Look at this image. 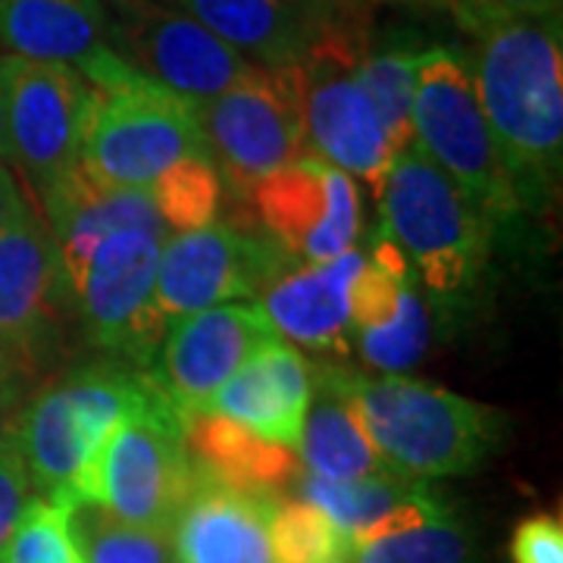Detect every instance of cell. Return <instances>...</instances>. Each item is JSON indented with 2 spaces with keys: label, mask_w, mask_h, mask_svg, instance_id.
Here are the masks:
<instances>
[{
  "label": "cell",
  "mask_w": 563,
  "mask_h": 563,
  "mask_svg": "<svg viewBox=\"0 0 563 563\" xmlns=\"http://www.w3.org/2000/svg\"><path fill=\"white\" fill-rule=\"evenodd\" d=\"M366 29V13L357 0H351L342 13L320 25L303 51L298 73L307 147H313L322 163L357 176L379 195L398 154L357 81V69L369 54Z\"/></svg>",
  "instance_id": "obj_5"
},
{
  "label": "cell",
  "mask_w": 563,
  "mask_h": 563,
  "mask_svg": "<svg viewBox=\"0 0 563 563\" xmlns=\"http://www.w3.org/2000/svg\"><path fill=\"white\" fill-rule=\"evenodd\" d=\"M263 225L285 254L325 263L351 251L361 229L357 188L320 157H301L251 188Z\"/></svg>",
  "instance_id": "obj_16"
},
{
  "label": "cell",
  "mask_w": 563,
  "mask_h": 563,
  "mask_svg": "<svg viewBox=\"0 0 563 563\" xmlns=\"http://www.w3.org/2000/svg\"><path fill=\"white\" fill-rule=\"evenodd\" d=\"M198 129L210 163L242 191L301 161L307 132L298 63L247 66L225 91L198 103Z\"/></svg>",
  "instance_id": "obj_8"
},
{
  "label": "cell",
  "mask_w": 563,
  "mask_h": 563,
  "mask_svg": "<svg viewBox=\"0 0 563 563\" xmlns=\"http://www.w3.org/2000/svg\"><path fill=\"white\" fill-rule=\"evenodd\" d=\"M413 141L442 166L488 220L520 210L498 141L488 129L470 66L444 51L426 47L413 88Z\"/></svg>",
  "instance_id": "obj_7"
},
{
  "label": "cell",
  "mask_w": 563,
  "mask_h": 563,
  "mask_svg": "<svg viewBox=\"0 0 563 563\" xmlns=\"http://www.w3.org/2000/svg\"><path fill=\"white\" fill-rule=\"evenodd\" d=\"M79 73L95 88L81 166L98 179L147 191L176 163L207 157L195 101L139 76L110 47Z\"/></svg>",
  "instance_id": "obj_4"
},
{
  "label": "cell",
  "mask_w": 563,
  "mask_h": 563,
  "mask_svg": "<svg viewBox=\"0 0 563 563\" xmlns=\"http://www.w3.org/2000/svg\"><path fill=\"white\" fill-rule=\"evenodd\" d=\"M185 444L203 473L220 483L247 492H276L279 485L298 476V457L291 448L263 442L244 426L222 420L213 413H198L188 420Z\"/></svg>",
  "instance_id": "obj_25"
},
{
  "label": "cell",
  "mask_w": 563,
  "mask_h": 563,
  "mask_svg": "<svg viewBox=\"0 0 563 563\" xmlns=\"http://www.w3.org/2000/svg\"><path fill=\"white\" fill-rule=\"evenodd\" d=\"M132 417L185 426L154 373L122 361L88 363L25 401L16 442L38 498L79 504L101 444Z\"/></svg>",
  "instance_id": "obj_2"
},
{
  "label": "cell",
  "mask_w": 563,
  "mask_h": 563,
  "mask_svg": "<svg viewBox=\"0 0 563 563\" xmlns=\"http://www.w3.org/2000/svg\"><path fill=\"white\" fill-rule=\"evenodd\" d=\"M310 388V363L295 347L276 342L225 379L203 413L239 422L263 442L298 448Z\"/></svg>",
  "instance_id": "obj_20"
},
{
  "label": "cell",
  "mask_w": 563,
  "mask_h": 563,
  "mask_svg": "<svg viewBox=\"0 0 563 563\" xmlns=\"http://www.w3.org/2000/svg\"><path fill=\"white\" fill-rule=\"evenodd\" d=\"M103 0H0V57L88 66L107 44Z\"/></svg>",
  "instance_id": "obj_23"
},
{
  "label": "cell",
  "mask_w": 563,
  "mask_h": 563,
  "mask_svg": "<svg viewBox=\"0 0 563 563\" xmlns=\"http://www.w3.org/2000/svg\"><path fill=\"white\" fill-rule=\"evenodd\" d=\"M22 407H25V388L0 391V444L16 435Z\"/></svg>",
  "instance_id": "obj_38"
},
{
  "label": "cell",
  "mask_w": 563,
  "mask_h": 563,
  "mask_svg": "<svg viewBox=\"0 0 563 563\" xmlns=\"http://www.w3.org/2000/svg\"><path fill=\"white\" fill-rule=\"evenodd\" d=\"M310 407L298 442V463H303L307 476L347 483L395 473L363 435L357 413L344 391V369L310 366Z\"/></svg>",
  "instance_id": "obj_24"
},
{
  "label": "cell",
  "mask_w": 563,
  "mask_h": 563,
  "mask_svg": "<svg viewBox=\"0 0 563 563\" xmlns=\"http://www.w3.org/2000/svg\"><path fill=\"white\" fill-rule=\"evenodd\" d=\"M351 563H476V548L451 514L351 544Z\"/></svg>",
  "instance_id": "obj_29"
},
{
  "label": "cell",
  "mask_w": 563,
  "mask_h": 563,
  "mask_svg": "<svg viewBox=\"0 0 563 563\" xmlns=\"http://www.w3.org/2000/svg\"><path fill=\"white\" fill-rule=\"evenodd\" d=\"M454 16L463 29L479 35L483 29L498 22L561 16V0H457Z\"/></svg>",
  "instance_id": "obj_34"
},
{
  "label": "cell",
  "mask_w": 563,
  "mask_h": 563,
  "mask_svg": "<svg viewBox=\"0 0 563 563\" xmlns=\"http://www.w3.org/2000/svg\"><path fill=\"white\" fill-rule=\"evenodd\" d=\"M29 210H35V207L25 201L16 176L7 169V163L0 161V232L10 229L13 222H20Z\"/></svg>",
  "instance_id": "obj_37"
},
{
  "label": "cell",
  "mask_w": 563,
  "mask_h": 563,
  "mask_svg": "<svg viewBox=\"0 0 563 563\" xmlns=\"http://www.w3.org/2000/svg\"><path fill=\"white\" fill-rule=\"evenodd\" d=\"M473 79L520 210L542 207L561 181V16L483 29Z\"/></svg>",
  "instance_id": "obj_1"
},
{
  "label": "cell",
  "mask_w": 563,
  "mask_h": 563,
  "mask_svg": "<svg viewBox=\"0 0 563 563\" xmlns=\"http://www.w3.org/2000/svg\"><path fill=\"white\" fill-rule=\"evenodd\" d=\"M363 254L344 251L342 257L310 263L282 273L263 291V310L279 335L313 351H347L351 344V282L357 279Z\"/></svg>",
  "instance_id": "obj_21"
},
{
  "label": "cell",
  "mask_w": 563,
  "mask_h": 563,
  "mask_svg": "<svg viewBox=\"0 0 563 563\" xmlns=\"http://www.w3.org/2000/svg\"><path fill=\"white\" fill-rule=\"evenodd\" d=\"M29 470L22 461L20 442L16 435L0 444V548L7 542V536L13 532V526L20 520V514L29 504Z\"/></svg>",
  "instance_id": "obj_36"
},
{
  "label": "cell",
  "mask_w": 563,
  "mask_h": 563,
  "mask_svg": "<svg viewBox=\"0 0 563 563\" xmlns=\"http://www.w3.org/2000/svg\"><path fill=\"white\" fill-rule=\"evenodd\" d=\"M44 220L60 247L63 269L69 288L79 279L95 247L125 229H166L157 207L147 191L139 188H117L88 173L85 166L69 169L47 191H41Z\"/></svg>",
  "instance_id": "obj_17"
},
{
  "label": "cell",
  "mask_w": 563,
  "mask_h": 563,
  "mask_svg": "<svg viewBox=\"0 0 563 563\" xmlns=\"http://www.w3.org/2000/svg\"><path fill=\"white\" fill-rule=\"evenodd\" d=\"M166 229H125L103 239L73 282V310L88 342L151 369L169 322L154 303Z\"/></svg>",
  "instance_id": "obj_10"
},
{
  "label": "cell",
  "mask_w": 563,
  "mask_h": 563,
  "mask_svg": "<svg viewBox=\"0 0 563 563\" xmlns=\"http://www.w3.org/2000/svg\"><path fill=\"white\" fill-rule=\"evenodd\" d=\"M0 91L13 161L41 195L81 163L95 88L66 63L0 57Z\"/></svg>",
  "instance_id": "obj_11"
},
{
  "label": "cell",
  "mask_w": 563,
  "mask_h": 563,
  "mask_svg": "<svg viewBox=\"0 0 563 563\" xmlns=\"http://www.w3.org/2000/svg\"><path fill=\"white\" fill-rule=\"evenodd\" d=\"M0 563H85L73 536V504L51 498L25 504L0 548Z\"/></svg>",
  "instance_id": "obj_31"
},
{
  "label": "cell",
  "mask_w": 563,
  "mask_h": 563,
  "mask_svg": "<svg viewBox=\"0 0 563 563\" xmlns=\"http://www.w3.org/2000/svg\"><path fill=\"white\" fill-rule=\"evenodd\" d=\"M276 492H247L203 473L176 523L179 563H276L269 523Z\"/></svg>",
  "instance_id": "obj_18"
},
{
  "label": "cell",
  "mask_w": 563,
  "mask_h": 563,
  "mask_svg": "<svg viewBox=\"0 0 563 563\" xmlns=\"http://www.w3.org/2000/svg\"><path fill=\"white\" fill-rule=\"evenodd\" d=\"M426 342H429V317L410 285L401 291L391 320L361 329L363 361L373 369H383L391 376H398L420 361Z\"/></svg>",
  "instance_id": "obj_33"
},
{
  "label": "cell",
  "mask_w": 563,
  "mask_h": 563,
  "mask_svg": "<svg viewBox=\"0 0 563 563\" xmlns=\"http://www.w3.org/2000/svg\"><path fill=\"white\" fill-rule=\"evenodd\" d=\"M103 3H120V0H103ZM166 3H173V0H166Z\"/></svg>",
  "instance_id": "obj_42"
},
{
  "label": "cell",
  "mask_w": 563,
  "mask_h": 563,
  "mask_svg": "<svg viewBox=\"0 0 563 563\" xmlns=\"http://www.w3.org/2000/svg\"><path fill=\"white\" fill-rule=\"evenodd\" d=\"M420 3H432V7H448V10H454V7H457V0H420Z\"/></svg>",
  "instance_id": "obj_41"
},
{
  "label": "cell",
  "mask_w": 563,
  "mask_h": 563,
  "mask_svg": "<svg viewBox=\"0 0 563 563\" xmlns=\"http://www.w3.org/2000/svg\"><path fill=\"white\" fill-rule=\"evenodd\" d=\"M279 244L261 242L232 222H210L176 232L163 242L154 282V303L173 322L232 298H257L282 273L288 257Z\"/></svg>",
  "instance_id": "obj_14"
},
{
  "label": "cell",
  "mask_w": 563,
  "mask_h": 563,
  "mask_svg": "<svg viewBox=\"0 0 563 563\" xmlns=\"http://www.w3.org/2000/svg\"><path fill=\"white\" fill-rule=\"evenodd\" d=\"M13 388H25V379L16 373V366L7 361V354L0 351V391H13Z\"/></svg>",
  "instance_id": "obj_39"
},
{
  "label": "cell",
  "mask_w": 563,
  "mask_h": 563,
  "mask_svg": "<svg viewBox=\"0 0 563 563\" xmlns=\"http://www.w3.org/2000/svg\"><path fill=\"white\" fill-rule=\"evenodd\" d=\"M298 495L301 501L320 507L351 544L373 542L451 514L439 501V495H432L420 479H410L401 473H379L347 483L301 476Z\"/></svg>",
  "instance_id": "obj_22"
},
{
  "label": "cell",
  "mask_w": 563,
  "mask_h": 563,
  "mask_svg": "<svg viewBox=\"0 0 563 563\" xmlns=\"http://www.w3.org/2000/svg\"><path fill=\"white\" fill-rule=\"evenodd\" d=\"M269 544L276 563H351V542L320 507L307 501H279Z\"/></svg>",
  "instance_id": "obj_30"
},
{
  "label": "cell",
  "mask_w": 563,
  "mask_h": 563,
  "mask_svg": "<svg viewBox=\"0 0 563 563\" xmlns=\"http://www.w3.org/2000/svg\"><path fill=\"white\" fill-rule=\"evenodd\" d=\"M257 66H295L320 25L351 0H173Z\"/></svg>",
  "instance_id": "obj_19"
},
{
  "label": "cell",
  "mask_w": 563,
  "mask_h": 563,
  "mask_svg": "<svg viewBox=\"0 0 563 563\" xmlns=\"http://www.w3.org/2000/svg\"><path fill=\"white\" fill-rule=\"evenodd\" d=\"M420 60L422 51L385 47L376 54H366L357 69L363 95L373 103L395 154L413 144V88H417Z\"/></svg>",
  "instance_id": "obj_26"
},
{
  "label": "cell",
  "mask_w": 563,
  "mask_h": 563,
  "mask_svg": "<svg viewBox=\"0 0 563 563\" xmlns=\"http://www.w3.org/2000/svg\"><path fill=\"white\" fill-rule=\"evenodd\" d=\"M222 191V173L207 157L176 163L147 188L161 220L176 232H191L217 222Z\"/></svg>",
  "instance_id": "obj_28"
},
{
  "label": "cell",
  "mask_w": 563,
  "mask_h": 563,
  "mask_svg": "<svg viewBox=\"0 0 563 563\" xmlns=\"http://www.w3.org/2000/svg\"><path fill=\"white\" fill-rule=\"evenodd\" d=\"M0 161H13L10 151V135H7V110H3V91H0Z\"/></svg>",
  "instance_id": "obj_40"
},
{
  "label": "cell",
  "mask_w": 563,
  "mask_h": 563,
  "mask_svg": "<svg viewBox=\"0 0 563 563\" xmlns=\"http://www.w3.org/2000/svg\"><path fill=\"white\" fill-rule=\"evenodd\" d=\"M73 536L85 563H179L169 532L122 523L98 504H73Z\"/></svg>",
  "instance_id": "obj_27"
},
{
  "label": "cell",
  "mask_w": 563,
  "mask_h": 563,
  "mask_svg": "<svg viewBox=\"0 0 563 563\" xmlns=\"http://www.w3.org/2000/svg\"><path fill=\"white\" fill-rule=\"evenodd\" d=\"M198 483L201 466L185 444V426L169 417H132L101 444L79 504L173 536Z\"/></svg>",
  "instance_id": "obj_9"
},
{
  "label": "cell",
  "mask_w": 563,
  "mask_h": 563,
  "mask_svg": "<svg viewBox=\"0 0 563 563\" xmlns=\"http://www.w3.org/2000/svg\"><path fill=\"white\" fill-rule=\"evenodd\" d=\"M344 391L376 454L410 479L470 473L501 435L495 410L420 379L344 369Z\"/></svg>",
  "instance_id": "obj_3"
},
{
  "label": "cell",
  "mask_w": 563,
  "mask_h": 563,
  "mask_svg": "<svg viewBox=\"0 0 563 563\" xmlns=\"http://www.w3.org/2000/svg\"><path fill=\"white\" fill-rule=\"evenodd\" d=\"M276 342L279 332L261 303H220L166 329L161 366L151 373L188 429L225 379Z\"/></svg>",
  "instance_id": "obj_15"
},
{
  "label": "cell",
  "mask_w": 563,
  "mask_h": 563,
  "mask_svg": "<svg viewBox=\"0 0 563 563\" xmlns=\"http://www.w3.org/2000/svg\"><path fill=\"white\" fill-rule=\"evenodd\" d=\"M107 44L139 76L188 101L217 98L251 63L166 0L107 3Z\"/></svg>",
  "instance_id": "obj_12"
},
{
  "label": "cell",
  "mask_w": 563,
  "mask_h": 563,
  "mask_svg": "<svg viewBox=\"0 0 563 563\" xmlns=\"http://www.w3.org/2000/svg\"><path fill=\"white\" fill-rule=\"evenodd\" d=\"M73 288L47 222L29 210L0 232V351L22 379L47 369L63 347Z\"/></svg>",
  "instance_id": "obj_13"
},
{
  "label": "cell",
  "mask_w": 563,
  "mask_h": 563,
  "mask_svg": "<svg viewBox=\"0 0 563 563\" xmlns=\"http://www.w3.org/2000/svg\"><path fill=\"white\" fill-rule=\"evenodd\" d=\"M407 285L410 279H407V261L401 247L388 232H383L379 242H373L369 257H363L357 279L351 282V322L357 329H369L391 320Z\"/></svg>",
  "instance_id": "obj_32"
},
{
  "label": "cell",
  "mask_w": 563,
  "mask_h": 563,
  "mask_svg": "<svg viewBox=\"0 0 563 563\" xmlns=\"http://www.w3.org/2000/svg\"><path fill=\"white\" fill-rule=\"evenodd\" d=\"M514 563H563V523L554 514L526 517L510 539Z\"/></svg>",
  "instance_id": "obj_35"
},
{
  "label": "cell",
  "mask_w": 563,
  "mask_h": 563,
  "mask_svg": "<svg viewBox=\"0 0 563 563\" xmlns=\"http://www.w3.org/2000/svg\"><path fill=\"white\" fill-rule=\"evenodd\" d=\"M379 198L385 232L432 291L451 295L483 269L492 220L417 141L391 161Z\"/></svg>",
  "instance_id": "obj_6"
}]
</instances>
